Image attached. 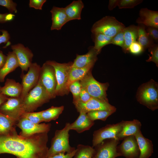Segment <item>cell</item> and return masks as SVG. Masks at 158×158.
Listing matches in <instances>:
<instances>
[{
    "label": "cell",
    "instance_id": "obj_37",
    "mask_svg": "<svg viewBox=\"0 0 158 158\" xmlns=\"http://www.w3.org/2000/svg\"><path fill=\"white\" fill-rule=\"evenodd\" d=\"M148 49L151 55H149V58L146 60L147 62L152 61L157 66H158V45L154 44Z\"/></svg>",
    "mask_w": 158,
    "mask_h": 158
},
{
    "label": "cell",
    "instance_id": "obj_51",
    "mask_svg": "<svg viewBox=\"0 0 158 158\" xmlns=\"http://www.w3.org/2000/svg\"><path fill=\"white\" fill-rule=\"evenodd\" d=\"M0 31H1V30H0Z\"/></svg>",
    "mask_w": 158,
    "mask_h": 158
},
{
    "label": "cell",
    "instance_id": "obj_28",
    "mask_svg": "<svg viewBox=\"0 0 158 158\" xmlns=\"http://www.w3.org/2000/svg\"><path fill=\"white\" fill-rule=\"evenodd\" d=\"M16 122L0 113V135H7L16 130Z\"/></svg>",
    "mask_w": 158,
    "mask_h": 158
},
{
    "label": "cell",
    "instance_id": "obj_16",
    "mask_svg": "<svg viewBox=\"0 0 158 158\" xmlns=\"http://www.w3.org/2000/svg\"><path fill=\"white\" fill-rule=\"evenodd\" d=\"M117 150L121 156L126 158H138L140 151L137 140L134 135L126 137L117 146Z\"/></svg>",
    "mask_w": 158,
    "mask_h": 158
},
{
    "label": "cell",
    "instance_id": "obj_23",
    "mask_svg": "<svg viewBox=\"0 0 158 158\" xmlns=\"http://www.w3.org/2000/svg\"><path fill=\"white\" fill-rule=\"evenodd\" d=\"M22 90L21 84L13 79L7 78L4 86L1 87V93L8 97H20Z\"/></svg>",
    "mask_w": 158,
    "mask_h": 158
},
{
    "label": "cell",
    "instance_id": "obj_35",
    "mask_svg": "<svg viewBox=\"0 0 158 158\" xmlns=\"http://www.w3.org/2000/svg\"><path fill=\"white\" fill-rule=\"evenodd\" d=\"M21 117L25 118L35 123H40L43 122L40 111L37 112H25L22 114Z\"/></svg>",
    "mask_w": 158,
    "mask_h": 158
},
{
    "label": "cell",
    "instance_id": "obj_18",
    "mask_svg": "<svg viewBox=\"0 0 158 158\" xmlns=\"http://www.w3.org/2000/svg\"><path fill=\"white\" fill-rule=\"evenodd\" d=\"M100 52L96 50L93 46L89 48V51L83 55L77 54L71 67L81 68L85 67L91 64H94L97 59V55Z\"/></svg>",
    "mask_w": 158,
    "mask_h": 158
},
{
    "label": "cell",
    "instance_id": "obj_13",
    "mask_svg": "<svg viewBox=\"0 0 158 158\" xmlns=\"http://www.w3.org/2000/svg\"><path fill=\"white\" fill-rule=\"evenodd\" d=\"M121 129V121L116 124H107L95 131L93 135L92 147H94L106 139H114L118 140L117 136Z\"/></svg>",
    "mask_w": 158,
    "mask_h": 158
},
{
    "label": "cell",
    "instance_id": "obj_44",
    "mask_svg": "<svg viewBox=\"0 0 158 158\" xmlns=\"http://www.w3.org/2000/svg\"><path fill=\"white\" fill-rule=\"evenodd\" d=\"M76 151V149L71 152L67 153L66 154L64 152L60 153L52 157L47 158H72L75 155Z\"/></svg>",
    "mask_w": 158,
    "mask_h": 158
},
{
    "label": "cell",
    "instance_id": "obj_45",
    "mask_svg": "<svg viewBox=\"0 0 158 158\" xmlns=\"http://www.w3.org/2000/svg\"><path fill=\"white\" fill-rule=\"evenodd\" d=\"M2 34L0 35V44L2 43H5L8 42L10 39V35L7 30H1Z\"/></svg>",
    "mask_w": 158,
    "mask_h": 158
},
{
    "label": "cell",
    "instance_id": "obj_46",
    "mask_svg": "<svg viewBox=\"0 0 158 158\" xmlns=\"http://www.w3.org/2000/svg\"><path fill=\"white\" fill-rule=\"evenodd\" d=\"M7 59V56L4 54L3 52L0 51V69L4 65Z\"/></svg>",
    "mask_w": 158,
    "mask_h": 158
},
{
    "label": "cell",
    "instance_id": "obj_27",
    "mask_svg": "<svg viewBox=\"0 0 158 158\" xmlns=\"http://www.w3.org/2000/svg\"><path fill=\"white\" fill-rule=\"evenodd\" d=\"M138 37V27L132 25L124 29V45L122 48L125 53L128 52L129 46L133 42L137 41Z\"/></svg>",
    "mask_w": 158,
    "mask_h": 158
},
{
    "label": "cell",
    "instance_id": "obj_19",
    "mask_svg": "<svg viewBox=\"0 0 158 158\" xmlns=\"http://www.w3.org/2000/svg\"><path fill=\"white\" fill-rule=\"evenodd\" d=\"M51 14V30H60L68 22L65 8L53 6L50 11Z\"/></svg>",
    "mask_w": 158,
    "mask_h": 158
},
{
    "label": "cell",
    "instance_id": "obj_12",
    "mask_svg": "<svg viewBox=\"0 0 158 158\" xmlns=\"http://www.w3.org/2000/svg\"><path fill=\"white\" fill-rule=\"evenodd\" d=\"M119 142L114 139L104 140L93 147L95 151L91 158H116L120 156L117 150Z\"/></svg>",
    "mask_w": 158,
    "mask_h": 158
},
{
    "label": "cell",
    "instance_id": "obj_48",
    "mask_svg": "<svg viewBox=\"0 0 158 158\" xmlns=\"http://www.w3.org/2000/svg\"><path fill=\"white\" fill-rule=\"evenodd\" d=\"M8 98V96L0 93V106L7 100Z\"/></svg>",
    "mask_w": 158,
    "mask_h": 158
},
{
    "label": "cell",
    "instance_id": "obj_1",
    "mask_svg": "<svg viewBox=\"0 0 158 158\" xmlns=\"http://www.w3.org/2000/svg\"><path fill=\"white\" fill-rule=\"evenodd\" d=\"M48 140L47 133L25 137L16 130L7 135H0V154H10L17 158H47Z\"/></svg>",
    "mask_w": 158,
    "mask_h": 158
},
{
    "label": "cell",
    "instance_id": "obj_29",
    "mask_svg": "<svg viewBox=\"0 0 158 158\" xmlns=\"http://www.w3.org/2000/svg\"><path fill=\"white\" fill-rule=\"evenodd\" d=\"M137 41L144 49L148 48L154 43V41L150 37L146 30V26L141 24H138Z\"/></svg>",
    "mask_w": 158,
    "mask_h": 158
},
{
    "label": "cell",
    "instance_id": "obj_47",
    "mask_svg": "<svg viewBox=\"0 0 158 158\" xmlns=\"http://www.w3.org/2000/svg\"><path fill=\"white\" fill-rule=\"evenodd\" d=\"M118 0H110L108 5L109 9L111 11L117 6Z\"/></svg>",
    "mask_w": 158,
    "mask_h": 158
},
{
    "label": "cell",
    "instance_id": "obj_21",
    "mask_svg": "<svg viewBox=\"0 0 158 158\" xmlns=\"http://www.w3.org/2000/svg\"><path fill=\"white\" fill-rule=\"evenodd\" d=\"M134 135L137 141L140 151V154L138 158H149L153 152L152 141L145 137L140 130Z\"/></svg>",
    "mask_w": 158,
    "mask_h": 158
},
{
    "label": "cell",
    "instance_id": "obj_39",
    "mask_svg": "<svg viewBox=\"0 0 158 158\" xmlns=\"http://www.w3.org/2000/svg\"><path fill=\"white\" fill-rule=\"evenodd\" d=\"M144 50L143 47L137 41L133 42L129 46L128 52L138 55L142 53Z\"/></svg>",
    "mask_w": 158,
    "mask_h": 158
},
{
    "label": "cell",
    "instance_id": "obj_20",
    "mask_svg": "<svg viewBox=\"0 0 158 158\" xmlns=\"http://www.w3.org/2000/svg\"><path fill=\"white\" fill-rule=\"evenodd\" d=\"M121 122V129L117 137V140L119 141L123 139L126 137L134 135L140 130L141 124L138 120L122 121Z\"/></svg>",
    "mask_w": 158,
    "mask_h": 158
},
{
    "label": "cell",
    "instance_id": "obj_24",
    "mask_svg": "<svg viewBox=\"0 0 158 158\" xmlns=\"http://www.w3.org/2000/svg\"><path fill=\"white\" fill-rule=\"evenodd\" d=\"M18 67L19 63L15 54L13 51L9 52L6 62L0 69V82H4L6 76Z\"/></svg>",
    "mask_w": 158,
    "mask_h": 158
},
{
    "label": "cell",
    "instance_id": "obj_49",
    "mask_svg": "<svg viewBox=\"0 0 158 158\" xmlns=\"http://www.w3.org/2000/svg\"><path fill=\"white\" fill-rule=\"evenodd\" d=\"M8 13H0V23H3L7 22L6 17Z\"/></svg>",
    "mask_w": 158,
    "mask_h": 158
},
{
    "label": "cell",
    "instance_id": "obj_14",
    "mask_svg": "<svg viewBox=\"0 0 158 158\" xmlns=\"http://www.w3.org/2000/svg\"><path fill=\"white\" fill-rule=\"evenodd\" d=\"M78 112L85 113L95 111L105 110L115 112L116 108L109 102L91 98L85 103L78 102L73 103Z\"/></svg>",
    "mask_w": 158,
    "mask_h": 158
},
{
    "label": "cell",
    "instance_id": "obj_6",
    "mask_svg": "<svg viewBox=\"0 0 158 158\" xmlns=\"http://www.w3.org/2000/svg\"><path fill=\"white\" fill-rule=\"evenodd\" d=\"M82 87L92 97L109 102L106 91L108 83H102L96 80L93 76L91 71L80 80Z\"/></svg>",
    "mask_w": 158,
    "mask_h": 158
},
{
    "label": "cell",
    "instance_id": "obj_30",
    "mask_svg": "<svg viewBox=\"0 0 158 158\" xmlns=\"http://www.w3.org/2000/svg\"><path fill=\"white\" fill-rule=\"evenodd\" d=\"M64 107L52 106L45 110L40 111L41 117L43 121L49 122L52 120H55L58 118L62 113Z\"/></svg>",
    "mask_w": 158,
    "mask_h": 158
},
{
    "label": "cell",
    "instance_id": "obj_2",
    "mask_svg": "<svg viewBox=\"0 0 158 158\" xmlns=\"http://www.w3.org/2000/svg\"><path fill=\"white\" fill-rule=\"evenodd\" d=\"M70 124L67 122L63 129L56 130L48 149L47 158L61 152L71 153L76 149L75 147H71L69 143Z\"/></svg>",
    "mask_w": 158,
    "mask_h": 158
},
{
    "label": "cell",
    "instance_id": "obj_34",
    "mask_svg": "<svg viewBox=\"0 0 158 158\" xmlns=\"http://www.w3.org/2000/svg\"><path fill=\"white\" fill-rule=\"evenodd\" d=\"M81 88L82 86L80 80L74 82L70 85L68 87V90L73 95V103L78 101Z\"/></svg>",
    "mask_w": 158,
    "mask_h": 158
},
{
    "label": "cell",
    "instance_id": "obj_7",
    "mask_svg": "<svg viewBox=\"0 0 158 158\" xmlns=\"http://www.w3.org/2000/svg\"><path fill=\"white\" fill-rule=\"evenodd\" d=\"M46 62L52 66L55 70L57 82L55 90L56 96L67 94L68 92L66 89V85L70 71L73 62L60 63L51 60H48Z\"/></svg>",
    "mask_w": 158,
    "mask_h": 158
},
{
    "label": "cell",
    "instance_id": "obj_11",
    "mask_svg": "<svg viewBox=\"0 0 158 158\" xmlns=\"http://www.w3.org/2000/svg\"><path fill=\"white\" fill-rule=\"evenodd\" d=\"M16 125L21 129L19 135L25 137L38 133H48L51 126V123H35L23 117L20 118Z\"/></svg>",
    "mask_w": 158,
    "mask_h": 158
},
{
    "label": "cell",
    "instance_id": "obj_50",
    "mask_svg": "<svg viewBox=\"0 0 158 158\" xmlns=\"http://www.w3.org/2000/svg\"><path fill=\"white\" fill-rule=\"evenodd\" d=\"M1 86H0V93H1Z\"/></svg>",
    "mask_w": 158,
    "mask_h": 158
},
{
    "label": "cell",
    "instance_id": "obj_32",
    "mask_svg": "<svg viewBox=\"0 0 158 158\" xmlns=\"http://www.w3.org/2000/svg\"><path fill=\"white\" fill-rule=\"evenodd\" d=\"M95 35L94 48L100 52L102 49L105 46L111 44L112 37H107L101 33H97Z\"/></svg>",
    "mask_w": 158,
    "mask_h": 158
},
{
    "label": "cell",
    "instance_id": "obj_17",
    "mask_svg": "<svg viewBox=\"0 0 158 158\" xmlns=\"http://www.w3.org/2000/svg\"><path fill=\"white\" fill-rule=\"evenodd\" d=\"M139 16L136 20L138 24H141L147 27L158 28V12L151 10L147 8L140 9Z\"/></svg>",
    "mask_w": 158,
    "mask_h": 158
},
{
    "label": "cell",
    "instance_id": "obj_41",
    "mask_svg": "<svg viewBox=\"0 0 158 158\" xmlns=\"http://www.w3.org/2000/svg\"><path fill=\"white\" fill-rule=\"evenodd\" d=\"M46 1V0H30L29 3V7L36 9L42 10L43 4Z\"/></svg>",
    "mask_w": 158,
    "mask_h": 158
},
{
    "label": "cell",
    "instance_id": "obj_10",
    "mask_svg": "<svg viewBox=\"0 0 158 158\" xmlns=\"http://www.w3.org/2000/svg\"><path fill=\"white\" fill-rule=\"evenodd\" d=\"M41 67L37 63H32L25 74H22L23 90L20 98L23 100L28 92L37 84L39 80Z\"/></svg>",
    "mask_w": 158,
    "mask_h": 158
},
{
    "label": "cell",
    "instance_id": "obj_9",
    "mask_svg": "<svg viewBox=\"0 0 158 158\" xmlns=\"http://www.w3.org/2000/svg\"><path fill=\"white\" fill-rule=\"evenodd\" d=\"M25 112L23 100L20 97H8L0 106V113L11 118L16 123Z\"/></svg>",
    "mask_w": 158,
    "mask_h": 158
},
{
    "label": "cell",
    "instance_id": "obj_15",
    "mask_svg": "<svg viewBox=\"0 0 158 158\" xmlns=\"http://www.w3.org/2000/svg\"><path fill=\"white\" fill-rule=\"evenodd\" d=\"M11 47L16 56L22 72L28 71L32 63L34 55L32 51L20 43L12 45Z\"/></svg>",
    "mask_w": 158,
    "mask_h": 158
},
{
    "label": "cell",
    "instance_id": "obj_3",
    "mask_svg": "<svg viewBox=\"0 0 158 158\" xmlns=\"http://www.w3.org/2000/svg\"><path fill=\"white\" fill-rule=\"evenodd\" d=\"M51 99L39 80L23 100L25 112H33Z\"/></svg>",
    "mask_w": 158,
    "mask_h": 158
},
{
    "label": "cell",
    "instance_id": "obj_31",
    "mask_svg": "<svg viewBox=\"0 0 158 158\" xmlns=\"http://www.w3.org/2000/svg\"><path fill=\"white\" fill-rule=\"evenodd\" d=\"M74 158H91L95 151L94 147L79 144L77 145Z\"/></svg>",
    "mask_w": 158,
    "mask_h": 158
},
{
    "label": "cell",
    "instance_id": "obj_38",
    "mask_svg": "<svg viewBox=\"0 0 158 158\" xmlns=\"http://www.w3.org/2000/svg\"><path fill=\"white\" fill-rule=\"evenodd\" d=\"M124 29L112 37L111 44L119 46L122 48H123L124 43Z\"/></svg>",
    "mask_w": 158,
    "mask_h": 158
},
{
    "label": "cell",
    "instance_id": "obj_5",
    "mask_svg": "<svg viewBox=\"0 0 158 158\" xmlns=\"http://www.w3.org/2000/svg\"><path fill=\"white\" fill-rule=\"evenodd\" d=\"M125 27L123 24L115 17L106 16L93 24L91 32L93 34L101 33L112 38Z\"/></svg>",
    "mask_w": 158,
    "mask_h": 158
},
{
    "label": "cell",
    "instance_id": "obj_36",
    "mask_svg": "<svg viewBox=\"0 0 158 158\" xmlns=\"http://www.w3.org/2000/svg\"><path fill=\"white\" fill-rule=\"evenodd\" d=\"M142 0H118L117 6L119 8H133L140 4Z\"/></svg>",
    "mask_w": 158,
    "mask_h": 158
},
{
    "label": "cell",
    "instance_id": "obj_43",
    "mask_svg": "<svg viewBox=\"0 0 158 158\" xmlns=\"http://www.w3.org/2000/svg\"><path fill=\"white\" fill-rule=\"evenodd\" d=\"M92 97L86 90L82 87L79 99L77 102H80L83 103H85L88 101Z\"/></svg>",
    "mask_w": 158,
    "mask_h": 158
},
{
    "label": "cell",
    "instance_id": "obj_40",
    "mask_svg": "<svg viewBox=\"0 0 158 158\" xmlns=\"http://www.w3.org/2000/svg\"><path fill=\"white\" fill-rule=\"evenodd\" d=\"M0 5L7 8L10 13H17V4L12 0H0Z\"/></svg>",
    "mask_w": 158,
    "mask_h": 158
},
{
    "label": "cell",
    "instance_id": "obj_8",
    "mask_svg": "<svg viewBox=\"0 0 158 158\" xmlns=\"http://www.w3.org/2000/svg\"><path fill=\"white\" fill-rule=\"evenodd\" d=\"M39 80L51 99L55 98L57 82L54 69L45 62L41 68Z\"/></svg>",
    "mask_w": 158,
    "mask_h": 158
},
{
    "label": "cell",
    "instance_id": "obj_26",
    "mask_svg": "<svg viewBox=\"0 0 158 158\" xmlns=\"http://www.w3.org/2000/svg\"><path fill=\"white\" fill-rule=\"evenodd\" d=\"M94 65L91 64L85 67L81 68L71 67L66 85V89L68 92V87L70 85L74 82L81 79L91 70Z\"/></svg>",
    "mask_w": 158,
    "mask_h": 158
},
{
    "label": "cell",
    "instance_id": "obj_33",
    "mask_svg": "<svg viewBox=\"0 0 158 158\" xmlns=\"http://www.w3.org/2000/svg\"><path fill=\"white\" fill-rule=\"evenodd\" d=\"M115 112L112 111L98 110L90 111L87 114L88 118L92 121L99 120L105 121L109 116Z\"/></svg>",
    "mask_w": 158,
    "mask_h": 158
},
{
    "label": "cell",
    "instance_id": "obj_25",
    "mask_svg": "<svg viewBox=\"0 0 158 158\" xmlns=\"http://www.w3.org/2000/svg\"><path fill=\"white\" fill-rule=\"evenodd\" d=\"M84 4L81 0L74 1L65 8L68 21L81 19V14Z\"/></svg>",
    "mask_w": 158,
    "mask_h": 158
},
{
    "label": "cell",
    "instance_id": "obj_42",
    "mask_svg": "<svg viewBox=\"0 0 158 158\" xmlns=\"http://www.w3.org/2000/svg\"><path fill=\"white\" fill-rule=\"evenodd\" d=\"M146 31L150 37L154 41H158V28L153 27H147Z\"/></svg>",
    "mask_w": 158,
    "mask_h": 158
},
{
    "label": "cell",
    "instance_id": "obj_22",
    "mask_svg": "<svg viewBox=\"0 0 158 158\" xmlns=\"http://www.w3.org/2000/svg\"><path fill=\"white\" fill-rule=\"evenodd\" d=\"M77 118L71 123L70 129L80 133L90 129L94 124L95 122L88 118L86 113L80 112Z\"/></svg>",
    "mask_w": 158,
    "mask_h": 158
},
{
    "label": "cell",
    "instance_id": "obj_4",
    "mask_svg": "<svg viewBox=\"0 0 158 158\" xmlns=\"http://www.w3.org/2000/svg\"><path fill=\"white\" fill-rule=\"evenodd\" d=\"M137 101L152 111L158 108V83L151 79L139 87L136 96Z\"/></svg>",
    "mask_w": 158,
    "mask_h": 158
}]
</instances>
